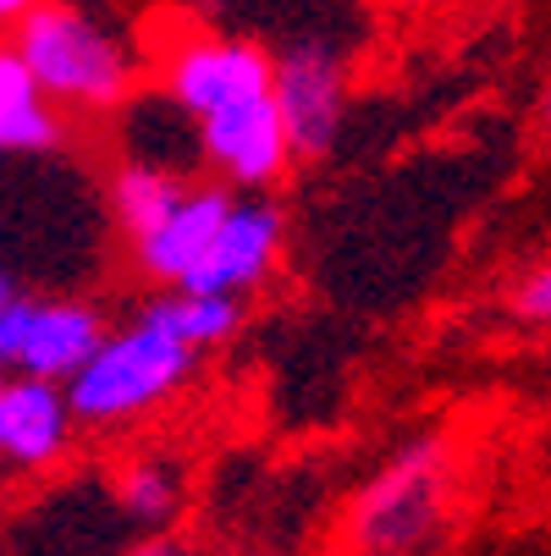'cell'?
I'll list each match as a JSON object with an SVG mask.
<instances>
[{
    "label": "cell",
    "instance_id": "obj_1",
    "mask_svg": "<svg viewBox=\"0 0 551 556\" xmlns=\"http://www.w3.org/2000/svg\"><path fill=\"white\" fill-rule=\"evenodd\" d=\"M199 348H188L177 331H166L154 314H133V320L111 326L100 337V348L89 353V364L66 380L72 414L84 430H122L143 414H154L161 403L193 380Z\"/></svg>",
    "mask_w": 551,
    "mask_h": 556
},
{
    "label": "cell",
    "instance_id": "obj_4",
    "mask_svg": "<svg viewBox=\"0 0 551 556\" xmlns=\"http://www.w3.org/2000/svg\"><path fill=\"white\" fill-rule=\"evenodd\" d=\"M105 314L84 298H45L17 292L0 308V375H28V380H72L89 364V353L105 337Z\"/></svg>",
    "mask_w": 551,
    "mask_h": 556
},
{
    "label": "cell",
    "instance_id": "obj_2",
    "mask_svg": "<svg viewBox=\"0 0 551 556\" xmlns=\"http://www.w3.org/2000/svg\"><path fill=\"white\" fill-rule=\"evenodd\" d=\"M12 45L23 50V61L39 72V84L50 89V100L61 111H77V116H111L133 100V55L77 7H34Z\"/></svg>",
    "mask_w": 551,
    "mask_h": 556
},
{
    "label": "cell",
    "instance_id": "obj_8",
    "mask_svg": "<svg viewBox=\"0 0 551 556\" xmlns=\"http://www.w3.org/2000/svg\"><path fill=\"white\" fill-rule=\"evenodd\" d=\"M281 243H287V220L271 199L249 193L231 204L221 237L210 243V254L199 260V270L183 281L188 292H226V298H243L254 287L271 281L276 260H281Z\"/></svg>",
    "mask_w": 551,
    "mask_h": 556
},
{
    "label": "cell",
    "instance_id": "obj_11",
    "mask_svg": "<svg viewBox=\"0 0 551 556\" xmlns=\"http://www.w3.org/2000/svg\"><path fill=\"white\" fill-rule=\"evenodd\" d=\"M66 138L61 105L12 39H0V161H39Z\"/></svg>",
    "mask_w": 551,
    "mask_h": 556
},
{
    "label": "cell",
    "instance_id": "obj_13",
    "mask_svg": "<svg viewBox=\"0 0 551 556\" xmlns=\"http://www.w3.org/2000/svg\"><path fill=\"white\" fill-rule=\"evenodd\" d=\"M143 314H154L166 331H177L188 348H221L238 337L243 326V298H226V292H188V287H166L143 303Z\"/></svg>",
    "mask_w": 551,
    "mask_h": 556
},
{
    "label": "cell",
    "instance_id": "obj_6",
    "mask_svg": "<svg viewBox=\"0 0 551 556\" xmlns=\"http://www.w3.org/2000/svg\"><path fill=\"white\" fill-rule=\"evenodd\" d=\"M292 154L298 161H321L337 149L342 122H348V66L331 45L298 39L276 55V84H271Z\"/></svg>",
    "mask_w": 551,
    "mask_h": 556
},
{
    "label": "cell",
    "instance_id": "obj_16",
    "mask_svg": "<svg viewBox=\"0 0 551 556\" xmlns=\"http://www.w3.org/2000/svg\"><path fill=\"white\" fill-rule=\"evenodd\" d=\"M34 7H45V0H0V34H17V23H23Z\"/></svg>",
    "mask_w": 551,
    "mask_h": 556
},
{
    "label": "cell",
    "instance_id": "obj_20",
    "mask_svg": "<svg viewBox=\"0 0 551 556\" xmlns=\"http://www.w3.org/2000/svg\"><path fill=\"white\" fill-rule=\"evenodd\" d=\"M403 7H425V0H403Z\"/></svg>",
    "mask_w": 551,
    "mask_h": 556
},
{
    "label": "cell",
    "instance_id": "obj_19",
    "mask_svg": "<svg viewBox=\"0 0 551 556\" xmlns=\"http://www.w3.org/2000/svg\"><path fill=\"white\" fill-rule=\"evenodd\" d=\"M540 116L551 122V84H546V100H540Z\"/></svg>",
    "mask_w": 551,
    "mask_h": 556
},
{
    "label": "cell",
    "instance_id": "obj_15",
    "mask_svg": "<svg viewBox=\"0 0 551 556\" xmlns=\"http://www.w3.org/2000/svg\"><path fill=\"white\" fill-rule=\"evenodd\" d=\"M513 308H518V320H529V326H551V260L518 281Z\"/></svg>",
    "mask_w": 551,
    "mask_h": 556
},
{
    "label": "cell",
    "instance_id": "obj_5",
    "mask_svg": "<svg viewBox=\"0 0 551 556\" xmlns=\"http://www.w3.org/2000/svg\"><path fill=\"white\" fill-rule=\"evenodd\" d=\"M161 84L166 100L188 116L204 122L215 111H231L243 100L271 94L276 84V55H265L249 39H215V34H188L161 55Z\"/></svg>",
    "mask_w": 551,
    "mask_h": 556
},
{
    "label": "cell",
    "instance_id": "obj_3",
    "mask_svg": "<svg viewBox=\"0 0 551 556\" xmlns=\"http://www.w3.org/2000/svg\"><path fill=\"white\" fill-rule=\"evenodd\" d=\"M447 485H452L447 441L419 435L403 452H391L348 507L353 545L370 556H409L430 545V534L447 518Z\"/></svg>",
    "mask_w": 551,
    "mask_h": 556
},
{
    "label": "cell",
    "instance_id": "obj_17",
    "mask_svg": "<svg viewBox=\"0 0 551 556\" xmlns=\"http://www.w3.org/2000/svg\"><path fill=\"white\" fill-rule=\"evenodd\" d=\"M17 292H23V287H17V276H12L7 265H0V308H7V303H12Z\"/></svg>",
    "mask_w": 551,
    "mask_h": 556
},
{
    "label": "cell",
    "instance_id": "obj_18",
    "mask_svg": "<svg viewBox=\"0 0 551 556\" xmlns=\"http://www.w3.org/2000/svg\"><path fill=\"white\" fill-rule=\"evenodd\" d=\"M7 403H12V375H0V435H7Z\"/></svg>",
    "mask_w": 551,
    "mask_h": 556
},
{
    "label": "cell",
    "instance_id": "obj_14",
    "mask_svg": "<svg viewBox=\"0 0 551 556\" xmlns=\"http://www.w3.org/2000/svg\"><path fill=\"white\" fill-rule=\"evenodd\" d=\"M116 507L138 529H166L183 507V473L166 457H133L116 468Z\"/></svg>",
    "mask_w": 551,
    "mask_h": 556
},
{
    "label": "cell",
    "instance_id": "obj_10",
    "mask_svg": "<svg viewBox=\"0 0 551 556\" xmlns=\"http://www.w3.org/2000/svg\"><path fill=\"white\" fill-rule=\"evenodd\" d=\"M84 430L72 414V396L61 380H28L12 375V403H7V435H0V463L17 473L55 468L72 452V435Z\"/></svg>",
    "mask_w": 551,
    "mask_h": 556
},
{
    "label": "cell",
    "instance_id": "obj_12",
    "mask_svg": "<svg viewBox=\"0 0 551 556\" xmlns=\"http://www.w3.org/2000/svg\"><path fill=\"white\" fill-rule=\"evenodd\" d=\"M183 193H188V177H183V172L154 166V161H122V166L111 172L105 204H111L122 237H127V243H138L143 231H154V226L177 210Z\"/></svg>",
    "mask_w": 551,
    "mask_h": 556
},
{
    "label": "cell",
    "instance_id": "obj_7",
    "mask_svg": "<svg viewBox=\"0 0 551 556\" xmlns=\"http://www.w3.org/2000/svg\"><path fill=\"white\" fill-rule=\"evenodd\" d=\"M193 127H199V161L231 193H265L298 161L276 94H260V100H243L231 111H215V116H204Z\"/></svg>",
    "mask_w": 551,
    "mask_h": 556
},
{
    "label": "cell",
    "instance_id": "obj_9",
    "mask_svg": "<svg viewBox=\"0 0 551 556\" xmlns=\"http://www.w3.org/2000/svg\"><path fill=\"white\" fill-rule=\"evenodd\" d=\"M231 204H238V193H231L226 182H188V193L177 199V210L133 243L138 276L154 281V287H183L199 270V260L210 254V243L221 237Z\"/></svg>",
    "mask_w": 551,
    "mask_h": 556
}]
</instances>
